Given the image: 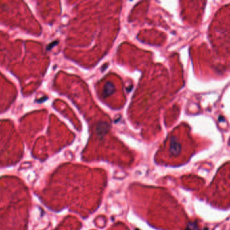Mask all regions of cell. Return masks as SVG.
Listing matches in <instances>:
<instances>
[{
	"label": "cell",
	"instance_id": "6da1fadb",
	"mask_svg": "<svg viewBox=\"0 0 230 230\" xmlns=\"http://www.w3.org/2000/svg\"><path fill=\"white\" fill-rule=\"evenodd\" d=\"M113 91H114V86L111 85L110 83H108V85L105 87V93H106V95H110L113 92Z\"/></svg>",
	"mask_w": 230,
	"mask_h": 230
},
{
	"label": "cell",
	"instance_id": "7a4b0ae2",
	"mask_svg": "<svg viewBox=\"0 0 230 230\" xmlns=\"http://www.w3.org/2000/svg\"><path fill=\"white\" fill-rule=\"evenodd\" d=\"M172 149H173V151L174 152V153H178V152L180 151V145H178V143L174 142L172 145Z\"/></svg>",
	"mask_w": 230,
	"mask_h": 230
}]
</instances>
